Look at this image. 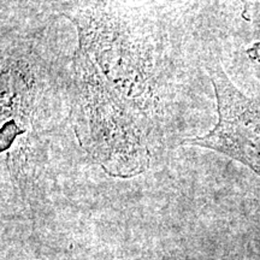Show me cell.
Segmentation results:
<instances>
[{
	"label": "cell",
	"mask_w": 260,
	"mask_h": 260,
	"mask_svg": "<svg viewBox=\"0 0 260 260\" xmlns=\"http://www.w3.org/2000/svg\"><path fill=\"white\" fill-rule=\"evenodd\" d=\"M207 70L217 98L218 122L206 135L186 144L225 154L260 176V104L237 89L219 64H211Z\"/></svg>",
	"instance_id": "obj_2"
},
{
	"label": "cell",
	"mask_w": 260,
	"mask_h": 260,
	"mask_svg": "<svg viewBox=\"0 0 260 260\" xmlns=\"http://www.w3.org/2000/svg\"><path fill=\"white\" fill-rule=\"evenodd\" d=\"M73 68L71 112L81 147L113 177L141 174L149 153L140 116L82 47L75 53Z\"/></svg>",
	"instance_id": "obj_1"
}]
</instances>
